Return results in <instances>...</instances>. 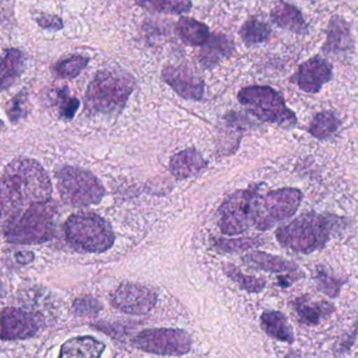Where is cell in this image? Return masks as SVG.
I'll return each mask as SVG.
<instances>
[{"label":"cell","mask_w":358,"mask_h":358,"mask_svg":"<svg viewBox=\"0 0 358 358\" xmlns=\"http://www.w3.org/2000/svg\"><path fill=\"white\" fill-rule=\"evenodd\" d=\"M49 175L37 161L18 158L7 165L1 177L3 219L38 203H49L52 196Z\"/></svg>","instance_id":"obj_1"},{"label":"cell","mask_w":358,"mask_h":358,"mask_svg":"<svg viewBox=\"0 0 358 358\" xmlns=\"http://www.w3.org/2000/svg\"><path fill=\"white\" fill-rule=\"evenodd\" d=\"M135 87V79L127 73L100 71L90 83L85 94L87 110L100 114H117L125 108Z\"/></svg>","instance_id":"obj_2"},{"label":"cell","mask_w":358,"mask_h":358,"mask_svg":"<svg viewBox=\"0 0 358 358\" xmlns=\"http://www.w3.org/2000/svg\"><path fill=\"white\" fill-rule=\"evenodd\" d=\"M49 203L32 205L3 219V234L7 242L31 245L51 240L55 229V213Z\"/></svg>","instance_id":"obj_3"},{"label":"cell","mask_w":358,"mask_h":358,"mask_svg":"<svg viewBox=\"0 0 358 358\" xmlns=\"http://www.w3.org/2000/svg\"><path fill=\"white\" fill-rule=\"evenodd\" d=\"M332 227L331 217L315 213H303L288 225L278 228L275 236L282 246L307 255L324 248Z\"/></svg>","instance_id":"obj_4"},{"label":"cell","mask_w":358,"mask_h":358,"mask_svg":"<svg viewBox=\"0 0 358 358\" xmlns=\"http://www.w3.org/2000/svg\"><path fill=\"white\" fill-rule=\"evenodd\" d=\"M64 232L71 246L83 252H106L115 243L110 224L93 213L71 215L64 225Z\"/></svg>","instance_id":"obj_5"},{"label":"cell","mask_w":358,"mask_h":358,"mask_svg":"<svg viewBox=\"0 0 358 358\" xmlns=\"http://www.w3.org/2000/svg\"><path fill=\"white\" fill-rule=\"evenodd\" d=\"M238 100L250 114L264 122L280 127H294L297 118L287 108L284 98L278 92L267 85L244 87L238 94Z\"/></svg>","instance_id":"obj_6"},{"label":"cell","mask_w":358,"mask_h":358,"mask_svg":"<svg viewBox=\"0 0 358 358\" xmlns=\"http://www.w3.org/2000/svg\"><path fill=\"white\" fill-rule=\"evenodd\" d=\"M62 200L74 207H85L101 202L106 194L101 182L90 171L64 166L56 173Z\"/></svg>","instance_id":"obj_7"},{"label":"cell","mask_w":358,"mask_h":358,"mask_svg":"<svg viewBox=\"0 0 358 358\" xmlns=\"http://www.w3.org/2000/svg\"><path fill=\"white\" fill-rule=\"evenodd\" d=\"M259 200L255 190H238L220 207L219 228L224 234H244L259 219Z\"/></svg>","instance_id":"obj_8"},{"label":"cell","mask_w":358,"mask_h":358,"mask_svg":"<svg viewBox=\"0 0 358 358\" xmlns=\"http://www.w3.org/2000/svg\"><path fill=\"white\" fill-rule=\"evenodd\" d=\"M134 343L138 349L157 355H185L192 349L190 335L180 329H148L140 332Z\"/></svg>","instance_id":"obj_9"},{"label":"cell","mask_w":358,"mask_h":358,"mask_svg":"<svg viewBox=\"0 0 358 358\" xmlns=\"http://www.w3.org/2000/svg\"><path fill=\"white\" fill-rule=\"evenodd\" d=\"M303 196V192L297 188H282L268 192L264 198L263 207L259 203V219L255 225L257 229H270L278 222L294 215Z\"/></svg>","instance_id":"obj_10"},{"label":"cell","mask_w":358,"mask_h":358,"mask_svg":"<svg viewBox=\"0 0 358 358\" xmlns=\"http://www.w3.org/2000/svg\"><path fill=\"white\" fill-rule=\"evenodd\" d=\"M113 303L124 313L143 315L156 306L157 294L142 285L124 282L115 292Z\"/></svg>","instance_id":"obj_11"},{"label":"cell","mask_w":358,"mask_h":358,"mask_svg":"<svg viewBox=\"0 0 358 358\" xmlns=\"http://www.w3.org/2000/svg\"><path fill=\"white\" fill-rule=\"evenodd\" d=\"M333 77L332 66L320 56L310 58L299 66L297 72L291 78L305 93L317 94Z\"/></svg>","instance_id":"obj_12"},{"label":"cell","mask_w":358,"mask_h":358,"mask_svg":"<svg viewBox=\"0 0 358 358\" xmlns=\"http://www.w3.org/2000/svg\"><path fill=\"white\" fill-rule=\"evenodd\" d=\"M162 79L180 97L200 101L204 96V81L185 66H166L162 71Z\"/></svg>","instance_id":"obj_13"},{"label":"cell","mask_w":358,"mask_h":358,"mask_svg":"<svg viewBox=\"0 0 358 358\" xmlns=\"http://www.w3.org/2000/svg\"><path fill=\"white\" fill-rule=\"evenodd\" d=\"M39 330L33 314L16 308H5L1 312V341H22L34 336Z\"/></svg>","instance_id":"obj_14"},{"label":"cell","mask_w":358,"mask_h":358,"mask_svg":"<svg viewBox=\"0 0 358 358\" xmlns=\"http://www.w3.org/2000/svg\"><path fill=\"white\" fill-rule=\"evenodd\" d=\"M353 49L354 39L349 22L339 16H333L329 22L322 51L327 54L349 53Z\"/></svg>","instance_id":"obj_15"},{"label":"cell","mask_w":358,"mask_h":358,"mask_svg":"<svg viewBox=\"0 0 358 358\" xmlns=\"http://www.w3.org/2000/svg\"><path fill=\"white\" fill-rule=\"evenodd\" d=\"M234 52V43L230 37L224 34H210L202 45L199 62L207 70L215 68L222 60L230 58Z\"/></svg>","instance_id":"obj_16"},{"label":"cell","mask_w":358,"mask_h":358,"mask_svg":"<svg viewBox=\"0 0 358 358\" xmlns=\"http://www.w3.org/2000/svg\"><path fill=\"white\" fill-rule=\"evenodd\" d=\"M207 162L196 148H187L171 159L169 171L177 179L185 180L204 171Z\"/></svg>","instance_id":"obj_17"},{"label":"cell","mask_w":358,"mask_h":358,"mask_svg":"<svg viewBox=\"0 0 358 358\" xmlns=\"http://www.w3.org/2000/svg\"><path fill=\"white\" fill-rule=\"evenodd\" d=\"M271 20L280 28L297 35H305L308 32L307 22L299 9L282 0L274 6L271 11Z\"/></svg>","instance_id":"obj_18"},{"label":"cell","mask_w":358,"mask_h":358,"mask_svg":"<svg viewBox=\"0 0 358 358\" xmlns=\"http://www.w3.org/2000/svg\"><path fill=\"white\" fill-rule=\"evenodd\" d=\"M293 306L301 322L311 326L320 324L334 311V307L328 301H314L310 295L297 297Z\"/></svg>","instance_id":"obj_19"},{"label":"cell","mask_w":358,"mask_h":358,"mask_svg":"<svg viewBox=\"0 0 358 358\" xmlns=\"http://www.w3.org/2000/svg\"><path fill=\"white\" fill-rule=\"evenodd\" d=\"M106 345L93 336H79L69 339L62 345L60 357L98 358Z\"/></svg>","instance_id":"obj_20"},{"label":"cell","mask_w":358,"mask_h":358,"mask_svg":"<svg viewBox=\"0 0 358 358\" xmlns=\"http://www.w3.org/2000/svg\"><path fill=\"white\" fill-rule=\"evenodd\" d=\"M261 324L268 336L282 343H292L294 341L292 327L282 312H264L261 316Z\"/></svg>","instance_id":"obj_21"},{"label":"cell","mask_w":358,"mask_h":358,"mask_svg":"<svg viewBox=\"0 0 358 358\" xmlns=\"http://www.w3.org/2000/svg\"><path fill=\"white\" fill-rule=\"evenodd\" d=\"M26 66V56L17 49L6 51L1 62V91H7L22 76Z\"/></svg>","instance_id":"obj_22"},{"label":"cell","mask_w":358,"mask_h":358,"mask_svg":"<svg viewBox=\"0 0 358 358\" xmlns=\"http://www.w3.org/2000/svg\"><path fill=\"white\" fill-rule=\"evenodd\" d=\"M244 263L249 267L257 268L264 271L274 272V273L294 271L297 268L292 262L287 261L276 255H269V253L262 252V251H255L247 255L244 257Z\"/></svg>","instance_id":"obj_23"},{"label":"cell","mask_w":358,"mask_h":358,"mask_svg":"<svg viewBox=\"0 0 358 358\" xmlns=\"http://www.w3.org/2000/svg\"><path fill=\"white\" fill-rule=\"evenodd\" d=\"M178 36L187 45H203L210 36L208 27L194 18L182 17L178 22Z\"/></svg>","instance_id":"obj_24"},{"label":"cell","mask_w":358,"mask_h":358,"mask_svg":"<svg viewBox=\"0 0 358 358\" xmlns=\"http://www.w3.org/2000/svg\"><path fill=\"white\" fill-rule=\"evenodd\" d=\"M138 6L152 13L179 14L188 13L192 10V0H135Z\"/></svg>","instance_id":"obj_25"},{"label":"cell","mask_w":358,"mask_h":358,"mask_svg":"<svg viewBox=\"0 0 358 358\" xmlns=\"http://www.w3.org/2000/svg\"><path fill=\"white\" fill-rule=\"evenodd\" d=\"M242 41L247 45L266 43L271 35V28L267 22L257 17H251L243 24L238 31Z\"/></svg>","instance_id":"obj_26"},{"label":"cell","mask_w":358,"mask_h":358,"mask_svg":"<svg viewBox=\"0 0 358 358\" xmlns=\"http://www.w3.org/2000/svg\"><path fill=\"white\" fill-rule=\"evenodd\" d=\"M341 122L334 113L324 110L315 115L309 127V133L318 140H327L332 137Z\"/></svg>","instance_id":"obj_27"},{"label":"cell","mask_w":358,"mask_h":358,"mask_svg":"<svg viewBox=\"0 0 358 358\" xmlns=\"http://www.w3.org/2000/svg\"><path fill=\"white\" fill-rule=\"evenodd\" d=\"M90 58L83 55H73L62 62H57L52 68V72L57 78L74 79L83 73L89 64Z\"/></svg>","instance_id":"obj_28"},{"label":"cell","mask_w":358,"mask_h":358,"mask_svg":"<svg viewBox=\"0 0 358 358\" xmlns=\"http://www.w3.org/2000/svg\"><path fill=\"white\" fill-rule=\"evenodd\" d=\"M224 271L226 275L234 280L236 284L238 285L241 289L247 291V292L257 293L261 292L266 286V280L263 278H255V276L245 275L244 273L240 271L238 268L234 267V265L224 266Z\"/></svg>","instance_id":"obj_29"},{"label":"cell","mask_w":358,"mask_h":358,"mask_svg":"<svg viewBox=\"0 0 358 358\" xmlns=\"http://www.w3.org/2000/svg\"><path fill=\"white\" fill-rule=\"evenodd\" d=\"M314 280L317 284L318 289L331 299L338 296L341 287L345 284V280H341V278H336L335 276L327 273L324 270H318Z\"/></svg>","instance_id":"obj_30"},{"label":"cell","mask_w":358,"mask_h":358,"mask_svg":"<svg viewBox=\"0 0 358 358\" xmlns=\"http://www.w3.org/2000/svg\"><path fill=\"white\" fill-rule=\"evenodd\" d=\"M28 114V96L24 91L12 98L7 104V115L12 123L18 122Z\"/></svg>","instance_id":"obj_31"},{"label":"cell","mask_w":358,"mask_h":358,"mask_svg":"<svg viewBox=\"0 0 358 358\" xmlns=\"http://www.w3.org/2000/svg\"><path fill=\"white\" fill-rule=\"evenodd\" d=\"M69 87H64L59 90L58 97H59L60 110L59 115L62 119L71 121L74 119L77 110L80 108V101L75 97H70Z\"/></svg>","instance_id":"obj_32"},{"label":"cell","mask_w":358,"mask_h":358,"mask_svg":"<svg viewBox=\"0 0 358 358\" xmlns=\"http://www.w3.org/2000/svg\"><path fill=\"white\" fill-rule=\"evenodd\" d=\"M259 245H261V243L257 238H236V240L219 238L215 242V246L224 252H238V251L255 248Z\"/></svg>","instance_id":"obj_33"},{"label":"cell","mask_w":358,"mask_h":358,"mask_svg":"<svg viewBox=\"0 0 358 358\" xmlns=\"http://www.w3.org/2000/svg\"><path fill=\"white\" fill-rule=\"evenodd\" d=\"M73 310L77 316L95 315L102 310V303L92 296L80 297L73 303Z\"/></svg>","instance_id":"obj_34"},{"label":"cell","mask_w":358,"mask_h":358,"mask_svg":"<svg viewBox=\"0 0 358 358\" xmlns=\"http://www.w3.org/2000/svg\"><path fill=\"white\" fill-rule=\"evenodd\" d=\"M36 22L43 30L51 31V32L62 30L64 26L62 18L53 14H41L36 18Z\"/></svg>","instance_id":"obj_35"},{"label":"cell","mask_w":358,"mask_h":358,"mask_svg":"<svg viewBox=\"0 0 358 358\" xmlns=\"http://www.w3.org/2000/svg\"><path fill=\"white\" fill-rule=\"evenodd\" d=\"M16 261L22 265H27V264L31 263L34 261V255L29 251H22L16 255Z\"/></svg>","instance_id":"obj_36"}]
</instances>
